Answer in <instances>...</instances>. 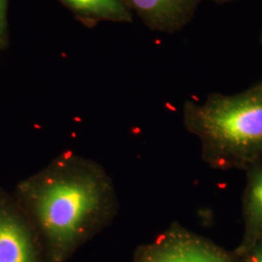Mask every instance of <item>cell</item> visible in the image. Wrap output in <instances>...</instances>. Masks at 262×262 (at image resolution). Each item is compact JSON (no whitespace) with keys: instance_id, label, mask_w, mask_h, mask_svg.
<instances>
[{"instance_id":"1","label":"cell","mask_w":262,"mask_h":262,"mask_svg":"<svg viewBox=\"0 0 262 262\" xmlns=\"http://www.w3.org/2000/svg\"><path fill=\"white\" fill-rule=\"evenodd\" d=\"M34 225L50 262H64L113 222L112 179L92 159L66 151L19 183L14 194Z\"/></svg>"},{"instance_id":"2","label":"cell","mask_w":262,"mask_h":262,"mask_svg":"<svg viewBox=\"0 0 262 262\" xmlns=\"http://www.w3.org/2000/svg\"><path fill=\"white\" fill-rule=\"evenodd\" d=\"M185 123L215 168H243L262 159V84L242 94L188 103Z\"/></svg>"},{"instance_id":"3","label":"cell","mask_w":262,"mask_h":262,"mask_svg":"<svg viewBox=\"0 0 262 262\" xmlns=\"http://www.w3.org/2000/svg\"><path fill=\"white\" fill-rule=\"evenodd\" d=\"M0 262H50L34 225L14 195L0 189Z\"/></svg>"},{"instance_id":"4","label":"cell","mask_w":262,"mask_h":262,"mask_svg":"<svg viewBox=\"0 0 262 262\" xmlns=\"http://www.w3.org/2000/svg\"><path fill=\"white\" fill-rule=\"evenodd\" d=\"M133 262H231L221 250L180 225L139 248Z\"/></svg>"},{"instance_id":"5","label":"cell","mask_w":262,"mask_h":262,"mask_svg":"<svg viewBox=\"0 0 262 262\" xmlns=\"http://www.w3.org/2000/svg\"><path fill=\"white\" fill-rule=\"evenodd\" d=\"M150 28L171 30L187 19L194 0H120Z\"/></svg>"},{"instance_id":"6","label":"cell","mask_w":262,"mask_h":262,"mask_svg":"<svg viewBox=\"0 0 262 262\" xmlns=\"http://www.w3.org/2000/svg\"><path fill=\"white\" fill-rule=\"evenodd\" d=\"M81 23L94 27L101 21L130 23L132 13L120 0H58Z\"/></svg>"},{"instance_id":"7","label":"cell","mask_w":262,"mask_h":262,"mask_svg":"<svg viewBox=\"0 0 262 262\" xmlns=\"http://www.w3.org/2000/svg\"><path fill=\"white\" fill-rule=\"evenodd\" d=\"M244 220L247 234L253 240L262 238V167L250 173L244 195Z\"/></svg>"},{"instance_id":"8","label":"cell","mask_w":262,"mask_h":262,"mask_svg":"<svg viewBox=\"0 0 262 262\" xmlns=\"http://www.w3.org/2000/svg\"><path fill=\"white\" fill-rule=\"evenodd\" d=\"M7 1L8 0H0V42L4 40L5 32H6Z\"/></svg>"},{"instance_id":"9","label":"cell","mask_w":262,"mask_h":262,"mask_svg":"<svg viewBox=\"0 0 262 262\" xmlns=\"http://www.w3.org/2000/svg\"><path fill=\"white\" fill-rule=\"evenodd\" d=\"M251 262H262V248L253 254Z\"/></svg>"}]
</instances>
